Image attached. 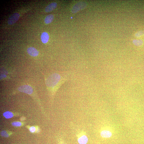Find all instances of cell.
Instances as JSON below:
<instances>
[{
    "label": "cell",
    "mask_w": 144,
    "mask_h": 144,
    "mask_svg": "<svg viewBox=\"0 0 144 144\" xmlns=\"http://www.w3.org/2000/svg\"><path fill=\"white\" fill-rule=\"evenodd\" d=\"M87 6V4L85 2H80L75 5L72 8L71 12L75 13L80 10L84 9Z\"/></svg>",
    "instance_id": "3957f363"
},
{
    "label": "cell",
    "mask_w": 144,
    "mask_h": 144,
    "mask_svg": "<svg viewBox=\"0 0 144 144\" xmlns=\"http://www.w3.org/2000/svg\"><path fill=\"white\" fill-rule=\"evenodd\" d=\"M28 53L31 56L36 57L38 55L39 52L36 49L33 47L29 48L27 50Z\"/></svg>",
    "instance_id": "8992f818"
},
{
    "label": "cell",
    "mask_w": 144,
    "mask_h": 144,
    "mask_svg": "<svg viewBox=\"0 0 144 144\" xmlns=\"http://www.w3.org/2000/svg\"><path fill=\"white\" fill-rule=\"evenodd\" d=\"M30 130L31 132L33 133L35 131L36 128L34 127H31L30 129Z\"/></svg>",
    "instance_id": "9a60e30c"
},
{
    "label": "cell",
    "mask_w": 144,
    "mask_h": 144,
    "mask_svg": "<svg viewBox=\"0 0 144 144\" xmlns=\"http://www.w3.org/2000/svg\"><path fill=\"white\" fill-rule=\"evenodd\" d=\"M88 137L85 135H83L80 137L78 140V142L80 144H86L88 142Z\"/></svg>",
    "instance_id": "9c48e42d"
},
{
    "label": "cell",
    "mask_w": 144,
    "mask_h": 144,
    "mask_svg": "<svg viewBox=\"0 0 144 144\" xmlns=\"http://www.w3.org/2000/svg\"><path fill=\"white\" fill-rule=\"evenodd\" d=\"M54 18V16L52 14H49L45 17L44 20L45 23L48 24L52 22Z\"/></svg>",
    "instance_id": "30bf717a"
},
{
    "label": "cell",
    "mask_w": 144,
    "mask_h": 144,
    "mask_svg": "<svg viewBox=\"0 0 144 144\" xmlns=\"http://www.w3.org/2000/svg\"><path fill=\"white\" fill-rule=\"evenodd\" d=\"M1 136L5 137H8L9 136L7 131H3L1 132Z\"/></svg>",
    "instance_id": "7c38bea8"
},
{
    "label": "cell",
    "mask_w": 144,
    "mask_h": 144,
    "mask_svg": "<svg viewBox=\"0 0 144 144\" xmlns=\"http://www.w3.org/2000/svg\"><path fill=\"white\" fill-rule=\"evenodd\" d=\"M49 36L48 33L46 32H43L41 36V40L42 42L44 43H46L48 41Z\"/></svg>",
    "instance_id": "ba28073f"
},
{
    "label": "cell",
    "mask_w": 144,
    "mask_h": 144,
    "mask_svg": "<svg viewBox=\"0 0 144 144\" xmlns=\"http://www.w3.org/2000/svg\"><path fill=\"white\" fill-rule=\"evenodd\" d=\"M3 116L6 118L10 119L13 116V115L12 113L9 111H7L4 112L3 114Z\"/></svg>",
    "instance_id": "8fae6325"
},
{
    "label": "cell",
    "mask_w": 144,
    "mask_h": 144,
    "mask_svg": "<svg viewBox=\"0 0 144 144\" xmlns=\"http://www.w3.org/2000/svg\"><path fill=\"white\" fill-rule=\"evenodd\" d=\"M11 124L13 126L18 127L21 126L22 124L21 123L19 122H14Z\"/></svg>",
    "instance_id": "4fadbf2b"
},
{
    "label": "cell",
    "mask_w": 144,
    "mask_h": 144,
    "mask_svg": "<svg viewBox=\"0 0 144 144\" xmlns=\"http://www.w3.org/2000/svg\"><path fill=\"white\" fill-rule=\"evenodd\" d=\"M136 42H135V44L136 45L140 46L143 44V42L142 40H136Z\"/></svg>",
    "instance_id": "5bb4252c"
},
{
    "label": "cell",
    "mask_w": 144,
    "mask_h": 144,
    "mask_svg": "<svg viewBox=\"0 0 144 144\" xmlns=\"http://www.w3.org/2000/svg\"><path fill=\"white\" fill-rule=\"evenodd\" d=\"M113 132V130L109 126H106L102 128L100 131L101 136L103 138L111 137Z\"/></svg>",
    "instance_id": "7a4b0ae2"
},
{
    "label": "cell",
    "mask_w": 144,
    "mask_h": 144,
    "mask_svg": "<svg viewBox=\"0 0 144 144\" xmlns=\"http://www.w3.org/2000/svg\"><path fill=\"white\" fill-rule=\"evenodd\" d=\"M61 79L58 74L54 73L49 76L46 81V84L49 87H53L57 84Z\"/></svg>",
    "instance_id": "6da1fadb"
},
{
    "label": "cell",
    "mask_w": 144,
    "mask_h": 144,
    "mask_svg": "<svg viewBox=\"0 0 144 144\" xmlns=\"http://www.w3.org/2000/svg\"><path fill=\"white\" fill-rule=\"evenodd\" d=\"M19 91L22 93L28 94L32 93L33 90L31 86L28 85H24L21 86L18 88Z\"/></svg>",
    "instance_id": "277c9868"
},
{
    "label": "cell",
    "mask_w": 144,
    "mask_h": 144,
    "mask_svg": "<svg viewBox=\"0 0 144 144\" xmlns=\"http://www.w3.org/2000/svg\"></svg>",
    "instance_id": "2e32d148"
},
{
    "label": "cell",
    "mask_w": 144,
    "mask_h": 144,
    "mask_svg": "<svg viewBox=\"0 0 144 144\" xmlns=\"http://www.w3.org/2000/svg\"><path fill=\"white\" fill-rule=\"evenodd\" d=\"M57 4L56 2H53L49 5L46 7L45 11L46 12H51L54 10L57 7Z\"/></svg>",
    "instance_id": "52a82bcc"
},
{
    "label": "cell",
    "mask_w": 144,
    "mask_h": 144,
    "mask_svg": "<svg viewBox=\"0 0 144 144\" xmlns=\"http://www.w3.org/2000/svg\"><path fill=\"white\" fill-rule=\"evenodd\" d=\"M20 15L18 13H16L11 15L8 19V23L10 25H13L18 21Z\"/></svg>",
    "instance_id": "5b68a950"
}]
</instances>
